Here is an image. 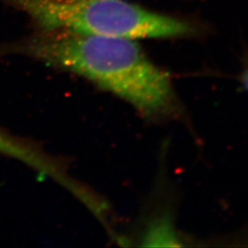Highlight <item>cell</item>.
Here are the masks:
<instances>
[{
	"label": "cell",
	"instance_id": "1",
	"mask_svg": "<svg viewBox=\"0 0 248 248\" xmlns=\"http://www.w3.org/2000/svg\"><path fill=\"white\" fill-rule=\"evenodd\" d=\"M0 52L24 54L80 76L123 98L142 115H167L175 107L169 75L151 62L134 40L41 31L3 45Z\"/></svg>",
	"mask_w": 248,
	"mask_h": 248
},
{
	"label": "cell",
	"instance_id": "2",
	"mask_svg": "<svg viewBox=\"0 0 248 248\" xmlns=\"http://www.w3.org/2000/svg\"><path fill=\"white\" fill-rule=\"evenodd\" d=\"M26 13L42 31L137 39L188 36L186 21L125 0H5Z\"/></svg>",
	"mask_w": 248,
	"mask_h": 248
},
{
	"label": "cell",
	"instance_id": "3",
	"mask_svg": "<svg viewBox=\"0 0 248 248\" xmlns=\"http://www.w3.org/2000/svg\"><path fill=\"white\" fill-rule=\"evenodd\" d=\"M143 241L145 242V244H143L144 246H161V242H163L162 246H168L167 242H170L171 246L177 247L174 242H177L178 237L170 223L163 220L151 226Z\"/></svg>",
	"mask_w": 248,
	"mask_h": 248
},
{
	"label": "cell",
	"instance_id": "4",
	"mask_svg": "<svg viewBox=\"0 0 248 248\" xmlns=\"http://www.w3.org/2000/svg\"><path fill=\"white\" fill-rule=\"evenodd\" d=\"M242 80H243V83H244L246 89L248 91V66L246 68V70L244 71V73H243Z\"/></svg>",
	"mask_w": 248,
	"mask_h": 248
}]
</instances>
